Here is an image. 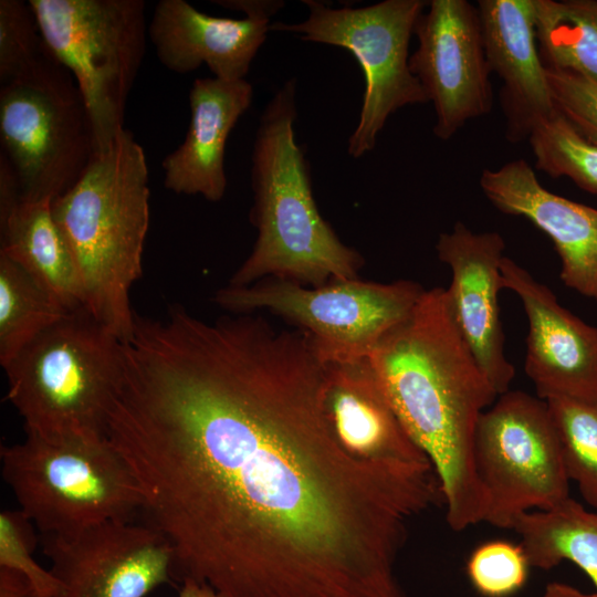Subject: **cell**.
<instances>
[{"mask_svg": "<svg viewBox=\"0 0 597 597\" xmlns=\"http://www.w3.org/2000/svg\"><path fill=\"white\" fill-rule=\"evenodd\" d=\"M528 140L537 169L597 195V145L584 139L557 111L533 129Z\"/></svg>", "mask_w": 597, "mask_h": 597, "instance_id": "cell-26", "label": "cell"}, {"mask_svg": "<svg viewBox=\"0 0 597 597\" xmlns=\"http://www.w3.org/2000/svg\"><path fill=\"white\" fill-rule=\"evenodd\" d=\"M418 48L409 69L436 111L434 135L450 139L464 124L490 112V82L478 6L432 0L418 17Z\"/></svg>", "mask_w": 597, "mask_h": 597, "instance_id": "cell-12", "label": "cell"}, {"mask_svg": "<svg viewBox=\"0 0 597 597\" xmlns=\"http://www.w3.org/2000/svg\"><path fill=\"white\" fill-rule=\"evenodd\" d=\"M178 597H226L208 584L184 578Z\"/></svg>", "mask_w": 597, "mask_h": 597, "instance_id": "cell-32", "label": "cell"}, {"mask_svg": "<svg viewBox=\"0 0 597 597\" xmlns=\"http://www.w3.org/2000/svg\"><path fill=\"white\" fill-rule=\"evenodd\" d=\"M24 430L104 438L123 373V341L85 307L67 313L4 368Z\"/></svg>", "mask_w": 597, "mask_h": 597, "instance_id": "cell-5", "label": "cell"}, {"mask_svg": "<svg viewBox=\"0 0 597 597\" xmlns=\"http://www.w3.org/2000/svg\"><path fill=\"white\" fill-rule=\"evenodd\" d=\"M146 155L124 129L94 154L78 181L52 201L77 266L85 308L122 341L133 334L130 290L140 277L149 226Z\"/></svg>", "mask_w": 597, "mask_h": 597, "instance_id": "cell-4", "label": "cell"}, {"mask_svg": "<svg viewBox=\"0 0 597 597\" xmlns=\"http://www.w3.org/2000/svg\"><path fill=\"white\" fill-rule=\"evenodd\" d=\"M67 311L22 266L0 254V364L4 368Z\"/></svg>", "mask_w": 597, "mask_h": 597, "instance_id": "cell-24", "label": "cell"}, {"mask_svg": "<svg viewBox=\"0 0 597 597\" xmlns=\"http://www.w3.org/2000/svg\"><path fill=\"white\" fill-rule=\"evenodd\" d=\"M369 358L401 425L437 473L451 530L483 522L473 440L481 413L499 395L457 327L447 289L425 290Z\"/></svg>", "mask_w": 597, "mask_h": 597, "instance_id": "cell-2", "label": "cell"}, {"mask_svg": "<svg viewBox=\"0 0 597 597\" xmlns=\"http://www.w3.org/2000/svg\"><path fill=\"white\" fill-rule=\"evenodd\" d=\"M135 320L106 438L171 576L226 597H406L397 559L410 522L443 502L438 476L343 446L308 336L182 305Z\"/></svg>", "mask_w": 597, "mask_h": 597, "instance_id": "cell-1", "label": "cell"}, {"mask_svg": "<svg viewBox=\"0 0 597 597\" xmlns=\"http://www.w3.org/2000/svg\"><path fill=\"white\" fill-rule=\"evenodd\" d=\"M436 250L452 280L447 294L457 327L498 395L510 390L515 368L505 355L499 292L505 242L496 231L473 232L458 221L439 235Z\"/></svg>", "mask_w": 597, "mask_h": 597, "instance_id": "cell-16", "label": "cell"}, {"mask_svg": "<svg viewBox=\"0 0 597 597\" xmlns=\"http://www.w3.org/2000/svg\"><path fill=\"white\" fill-rule=\"evenodd\" d=\"M1 472L19 510L42 535L130 521L143 496L129 468L104 438H51L25 431L1 447Z\"/></svg>", "mask_w": 597, "mask_h": 597, "instance_id": "cell-6", "label": "cell"}, {"mask_svg": "<svg viewBox=\"0 0 597 597\" xmlns=\"http://www.w3.org/2000/svg\"><path fill=\"white\" fill-rule=\"evenodd\" d=\"M530 567L521 544L491 541L472 552L467 562V574L480 595L509 597L525 585Z\"/></svg>", "mask_w": 597, "mask_h": 597, "instance_id": "cell-28", "label": "cell"}, {"mask_svg": "<svg viewBox=\"0 0 597 597\" xmlns=\"http://www.w3.org/2000/svg\"><path fill=\"white\" fill-rule=\"evenodd\" d=\"M541 597H597V589L594 593H585L568 584L552 582L546 585Z\"/></svg>", "mask_w": 597, "mask_h": 597, "instance_id": "cell-33", "label": "cell"}, {"mask_svg": "<svg viewBox=\"0 0 597 597\" xmlns=\"http://www.w3.org/2000/svg\"><path fill=\"white\" fill-rule=\"evenodd\" d=\"M0 254L22 266L67 311L85 307L80 273L54 220L52 201L21 200L13 170L2 155Z\"/></svg>", "mask_w": 597, "mask_h": 597, "instance_id": "cell-21", "label": "cell"}, {"mask_svg": "<svg viewBox=\"0 0 597 597\" xmlns=\"http://www.w3.org/2000/svg\"><path fill=\"white\" fill-rule=\"evenodd\" d=\"M501 275L503 289L519 296L527 317L524 370L536 396L597 400V326L561 305L547 285L507 256Z\"/></svg>", "mask_w": 597, "mask_h": 597, "instance_id": "cell-15", "label": "cell"}, {"mask_svg": "<svg viewBox=\"0 0 597 597\" xmlns=\"http://www.w3.org/2000/svg\"><path fill=\"white\" fill-rule=\"evenodd\" d=\"M213 3L245 18L209 15L185 0H160L148 24V39L159 62L186 74L206 64L213 77L245 80L271 27L284 6L280 0H216Z\"/></svg>", "mask_w": 597, "mask_h": 597, "instance_id": "cell-14", "label": "cell"}, {"mask_svg": "<svg viewBox=\"0 0 597 597\" xmlns=\"http://www.w3.org/2000/svg\"><path fill=\"white\" fill-rule=\"evenodd\" d=\"M556 427L569 480L597 511V400L565 397L546 400Z\"/></svg>", "mask_w": 597, "mask_h": 597, "instance_id": "cell-25", "label": "cell"}, {"mask_svg": "<svg viewBox=\"0 0 597 597\" xmlns=\"http://www.w3.org/2000/svg\"><path fill=\"white\" fill-rule=\"evenodd\" d=\"M33 526L20 510L0 513V567L23 575L44 597H60L61 583L51 569L43 568L33 557Z\"/></svg>", "mask_w": 597, "mask_h": 597, "instance_id": "cell-29", "label": "cell"}, {"mask_svg": "<svg viewBox=\"0 0 597 597\" xmlns=\"http://www.w3.org/2000/svg\"><path fill=\"white\" fill-rule=\"evenodd\" d=\"M324 404L336 436L354 455L430 462L401 425L369 357L326 364Z\"/></svg>", "mask_w": 597, "mask_h": 597, "instance_id": "cell-20", "label": "cell"}, {"mask_svg": "<svg viewBox=\"0 0 597 597\" xmlns=\"http://www.w3.org/2000/svg\"><path fill=\"white\" fill-rule=\"evenodd\" d=\"M480 186L501 212L524 217L546 233L559 255V277L597 302V209L553 193L524 160L484 169Z\"/></svg>", "mask_w": 597, "mask_h": 597, "instance_id": "cell-17", "label": "cell"}, {"mask_svg": "<svg viewBox=\"0 0 597 597\" xmlns=\"http://www.w3.org/2000/svg\"><path fill=\"white\" fill-rule=\"evenodd\" d=\"M43 41L72 74L90 116L95 153L125 129L146 52L144 0H29Z\"/></svg>", "mask_w": 597, "mask_h": 597, "instance_id": "cell-8", "label": "cell"}, {"mask_svg": "<svg viewBox=\"0 0 597 597\" xmlns=\"http://www.w3.org/2000/svg\"><path fill=\"white\" fill-rule=\"evenodd\" d=\"M296 81H286L269 101L253 142L250 221L253 249L230 280L245 286L281 279L305 286L356 279L360 253L345 244L317 208L310 163L297 144Z\"/></svg>", "mask_w": 597, "mask_h": 597, "instance_id": "cell-3", "label": "cell"}, {"mask_svg": "<svg viewBox=\"0 0 597 597\" xmlns=\"http://www.w3.org/2000/svg\"><path fill=\"white\" fill-rule=\"evenodd\" d=\"M43 538L60 597H146L172 577V549L149 524L109 521Z\"/></svg>", "mask_w": 597, "mask_h": 597, "instance_id": "cell-13", "label": "cell"}, {"mask_svg": "<svg viewBox=\"0 0 597 597\" xmlns=\"http://www.w3.org/2000/svg\"><path fill=\"white\" fill-rule=\"evenodd\" d=\"M46 45L29 2L0 0V84H7L41 59Z\"/></svg>", "mask_w": 597, "mask_h": 597, "instance_id": "cell-27", "label": "cell"}, {"mask_svg": "<svg viewBox=\"0 0 597 597\" xmlns=\"http://www.w3.org/2000/svg\"><path fill=\"white\" fill-rule=\"evenodd\" d=\"M0 142L21 200L53 201L88 167L95 142L87 108L48 46L32 69L1 85Z\"/></svg>", "mask_w": 597, "mask_h": 597, "instance_id": "cell-7", "label": "cell"}, {"mask_svg": "<svg viewBox=\"0 0 597 597\" xmlns=\"http://www.w3.org/2000/svg\"><path fill=\"white\" fill-rule=\"evenodd\" d=\"M301 22H272L270 31L291 32L304 41L339 46L359 63L365 91L358 124L347 151L359 158L374 149L388 117L407 105L426 104L428 97L409 69V42L422 0H385L366 7L332 8L316 0Z\"/></svg>", "mask_w": 597, "mask_h": 597, "instance_id": "cell-10", "label": "cell"}, {"mask_svg": "<svg viewBox=\"0 0 597 597\" xmlns=\"http://www.w3.org/2000/svg\"><path fill=\"white\" fill-rule=\"evenodd\" d=\"M512 530L520 536L531 567L547 570L568 561L597 589V511H587L569 498L548 511L523 514Z\"/></svg>", "mask_w": 597, "mask_h": 597, "instance_id": "cell-22", "label": "cell"}, {"mask_svg": "<svg viewBox=\"0 0 597 597\" xmlns=\"http://www.w3.org/2000/svg\"><path fill=\"white\" fill-rule=\"evenodd\" d=\"M478 10L490 71L503 84L506 135L520 142L556 113L536 43L534 0H480Z\"/></svg>", "mask_w": 597, "mask_h": 597, "instance_id": "cell-18", "label": "cell"}, {"mask_svg": "<svg viewBox=\"0 0 597 597\" xmlns=\"http://www.w3.org/2000/svg\"><path fill=\"white\" fill-rule=\"evenodd\" d=\"M535 35L545 69L597 83V0H534Z\"/></svg>", "mask_w": 597, "mask_h": 597, "instance_id": "cell-23", "label": "cell"}, {"mask_svg": "<svg viewBox=\"0 0 597 597\" xmlns=\"http://www.w3.org/2000/svg\"><path fill=\"white\" fill-rule=\"evenodd\" d=\"M0 597H44L21 574L0 567Z\"/></svg>", "mask_w": 597, "mask_h": 597, "instance_id": "cell-31", "label": "cell"}, {"mask_svg": "<svg viewBox=\"0 0 597 597\" xmlns=\"http://www.w3.org/2000/svg\"><path fill=\"white\" fill-rule=\"evenodd\" d=\"M425 289L409 280L392 283L335 280L321 286L264 279L217 291V304L234 314L269 311L305 333L326 364L368 358L384 336L405 321Z\"/></svg>", "mask_w": 597, "mask_h": 597, "instance_id": "cell-9", "label": "cell"}, {"mask_svg": "<svg viewBox=\"0 0 597 597\" xmlns=\"http://www.w3.org/2000/svg\"><path fill=\"white\" fill-rule=\"evenodd\" d=\"M253 98L247 80L199 77L189 91L190 123L184 142L163 163L164 186L177 195L220 201L227 190V140Z\"/></svg>", "mask_w": 597, "mask_h": 597, "instance_id": "cell-19", "label": "cell"}, {"mask_svg": "<svg viewBox=\"0 0 597 597\" xmlns=\"http://www.w3.org/2000/svg\"><path fill=\"white\" fill-rule=\"evenodd\" d=\"M473 464L485 499L483 522L512 530L533 511L569 499V478L546 400L509 390L476 423Z\"/></svg>", "mask_w": 597, "mask_h": 597, "instance_id": "cell-11", "label": "cell"}, {"mask_svg": "<svg viewBox=\"0 0 597 597\" xmlns=\"http://www.w3.org/2000/svg\"><path fill=\"white\" fill-rule=\"evenodd\" d=\"M545 70L556 111L584 139L597 145V83L575 72Z\"/></svg>", "mask_w": 597, "mask_h": 597, "instance_id": "cell-30", "label": "cell"}]
</instances>
